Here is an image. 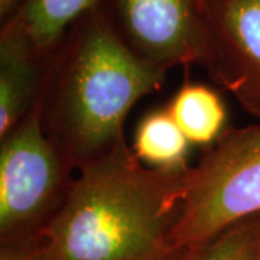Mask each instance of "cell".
Masks as SVG:
<instances>
[{"mask_svg":"<svg viewBox=\"0 0 260 260\" xmlns=\"http://www.w3.org/2000/svg\"><path fill=\"white\" fill-rule=\"evenodd\" d=\"M25 0H0V19H2V22L8 20L19 9V6Z\"/></svg>","mask_w":260,"mask_h":260,"instance_id":"4fadbf2b","label":"cell"},{"mask_svg":"<svg viewBox=\"0 0 260 260\" xmlns=\"http://www.w3.org/2000/svg\"><path fill=\"white\" fill-rule=\"evenodd\" d=\"M0 260H48L39 234L0 242Z\"/></svg>","mask_w":260,"mask_h":260,"instance_id":"7c38bea8","label":"cell"},{"mask_svg":"<svg viewBox=\"0 0 260 260\" xmlns=\"http://www.w3.org/2000/svg\"><path fill=\"white\" fill-rule=\"evenodd\" d=\"M260 214V121L229 127L189 168L172 233L175 253L195 247L232 224Z\"/></svg>","mask_w":260,"mask_h":260,"instance_id":"3957f363","label":"cell"},{"mask_svg":"<svg viewBox=\"0 0 260 260\" xmlns=\"http://www.w3.org/2000/svg\"><path fill=\"white\" fill-rule=\"evenodd\" d=\"M189 146L191 142L165 107L155 109L140 119L132 149L150 168L186 169Z\"/></svg>","mask_w":260,"mask_h":260,"instance_id":"30bf717a","label":"cell"},{"mask_svg":"<svg viewBox=\"0 0 260 260\" xmlns=\"http://www.w3.org/2000/svg\"><path fill=\"white\" fill-rule=\"evenodd\" d=\"M177 260H260V214L243 218L213 239L181 251Z\"/></svg>","mask_w":260,"mask_h":260,"instance_id":"8fae6325","label":"cell"},{"mask_svg":"<svg viewBox=\"0 0 260 260\" xmlns=\"http://www.w3.org/2000/svg\"><path fill=\"white\" fill-rule=\"evenodd\" d=\"M51 56L39 55L25 38L2 28L0 139L20 123L41 99Z\"/></svg>","mask_w":260,"mask_h":260,"instance_id":"52a82bcc","label":"cell"},{"mask_svg":"<svg viewBox=\"0 0 260 260\" xmlns=\"http://www.w3.org/2000/svg\"><path fill=\"white\" fill-rule=\"evenodd\" d=\"M113 10L123 38L150 64L207 68L211 38L200 0H113Z\"/></svg>","mask_w":260,"mask_h":260,"instance_id":"5b68a950","label":"cell"},{"mask_svg":"<svg viewBox=\"0 0 260 260\" xmlns=\"http://www.w3.org/2000/svg\"><path fill=\"white\" fill-rule=\"evenodd\" d=\"M73 171L44 127L39 99L0 139V242L39 234L64 203Z\"/></svg>","mask_w":260,"mask_h":260,"instance_id":"277c9868","label":"cell"},{"mask_svg":"<svg viewBox=\"0 0 260 260\" xmlns=\"http://www.w3.org/2000/svg\"><path fill=\"white\" fill-rule=\"evenodd\" d=\"M167 109L191 145L210 148L229 129L221 97L204 84H184Z\"/></svg>","mask_w":260,"mask_h":260,"instance_id":"9c48e42d","label":"cell"},{"mask_svg":"<svg viewBox=\"0 0 260 260\" xmlns=\"http://www.w3.org/2000/svg\"><path fill=\"white\" fill-rule=\"evenodd\" d=\"M211 38L207 71L260 121V0H200Z\"/></svg>","mask_w":260,"mask_h":260,"instance_id":"8992f818","label":"cell"},{"mask_svg":"<svg viewBox=\"0 0 260 260\" xmlns=\"http://www.w3.org/2000/svg\"><path fill=\"white\" fill-rule=\"evenodd\" d=\"M100 0H25L2 28L25 38L39 55L49 58L75 23Z\"/></svg>","mask_w":260,"mask_h":260,"instance_id":"ba28073f","label":"cell"},{"mask_svg":"<svg viewBox=\"0 0 260 260\" xmlns=\"http://www.w3.org/2000/svg\"><path fill=\"white\" fill-rule=\"evenodd\" d=\"M167 74L135 52L102 5L80 19L51 56L41 95L44 127L70 167L121 139L132 107Z\"/></svg>","mask_w":260,"mask_h":260,"instance_id":"7a4b0ae2","label":"cell"},{"mask_svg":"<svg viewBox=\"0 0 260 260\" xmlns=\"http://www.w3.org/2000/svg\"><path fill=\"white\" fill-rule=\"evenodd\" d=\"M189 168H146L123 136L78 169L39 232L48 260H177L171 233Z\"/></svg>","mask_w":260,"mask_h":260,"instance_id":"6da1fadb","label":"cell"}]
</instances>
